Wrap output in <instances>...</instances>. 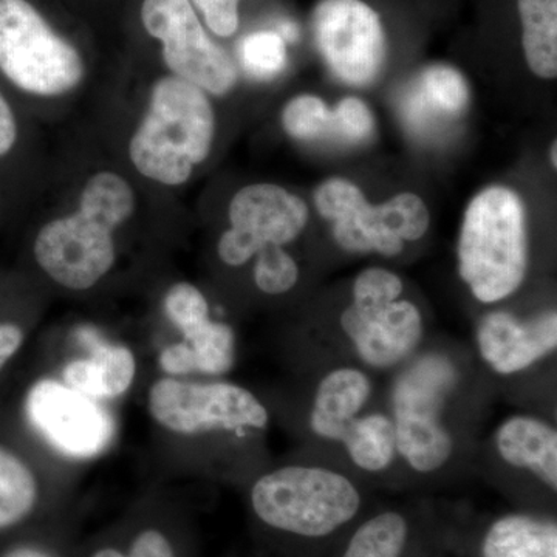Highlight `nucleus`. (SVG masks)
Wrapping results in <instances>:
<instances>
[{
  "instance_id": "f03ea898",
  "label": "nucleus",
  "mask_w": 557,
  "mask_h": 557,
  "mask_svg": "<svg viewBox=\"0 0 557 557\" xmlns=\"http://www.w3.org/2000/svg\"><path fill=\"white\" fill-rule=\"evenodd\" d=\"M215 134V113L207 91L177 76L157 81L149 109L129 143L139 174L161 185L188 182L208 159Z\"/></svg>"
},
{
  "instance_id": "5701e85b",
  "label": "nucleus",
  "mask_w": 557,
  "mask_h": 557,
  "mask_svg": "<svg viewBox=\"0 0 557 557\" xmlns=\"http://www.w3.org/2000/svg\"><path fill=\"white\" fill-rule=\"evenodd\" d=\"M38 500V482L27 463L0 446V530L20 523Z\"/></svg>"
},
{
  "instance_id": "e433bc0d",
  "label": "nucleus",
  "mask_w": 557,
  "mask_h": 557,
  "mask_svg": "<svg viewBox=\"0 0 557 557\" xmlns=\"http://www.w3.org/2000/svg\"><path fill=\"white\" fill-rule=\"evenodd\" d=\"M549 163L552 166L557 168V143L556 139H553L552 146H549Z\"/></svg>"
},
{
  "instance_id": "6e6552de",
  "label": "nucleus",
  "mask_w": 557,
  "mask_h": 557,
  "mask_svg": "<svg viewBox=\"0 0 557 557\" xmlns=\"http://www.w3.org/2000/svg\"><path fill=\"white\" fill-rule=\"evenodd\" d=\"M149 410L160 426L182 435L265 429L270 420L251 392L230 383L161 379L150 387Z\"/></svg>"
},
{
  "instance_id": "423d86ee",
  "label": "nucleus",
  "mask_w": 557,
  "mask_h": 557,
  "mask_svg": "<svg viewBox=\"0 0 557 557\" xmlns=\"http://www.w3.org/2000/svg\"><path fill=\"white\" fill-rule=\"evenodd\" d=\"M456 381V366L438 354L417 359L395 381L392 421L397 450L423 474L445 467L453 456L454 442L440 413Z\"/></svg>"
},
{
  "instance_id": "4be33fe9",
  "label": "nucleus",
  "mask_w": 557,
  "mask_h": 557,
  "mask_svg": "<svg viewBox=\"0 0 557 557\" xmlns=\"http://www.w3.org/2000/svg\"><path fill=\"white\" fill-rule=\"evenodd\" d=\"M469 90L467 79L450 65H429L418 78V90L412 100L410 116L416 121L429 115L457 116L467 109Z\"/></svg>"
},
{
  "instance_id": "c85d7f7f",
  "label": "nucleus",
  "mask_w": 557,
  "mask_h": 557,
  "mask_svg": "<svg viewBox=\"0 0 557 557\" xmlns=\"http://www.w3.org/2000/svg\"><path fill=\"white\" fill-rule=\"evenodd\" d=\"M403 289L401 277L394 271L370 267L355 277L351 304L361 307L384 306L399 299Z\"/></svg>"
},
{
  "instance_id": "a211bd4d",
  "label": "nucleus",
  "mask_w": 557,
  "mask_h": 557,
  "mask_svg": "<svg viewBox=\"0 0 557 557\" xmlns=\"http://www.w3.org/2000/svg\"><path fill=\"white\" fill-rule=\"evenodd\" d=\"M234 350L233 329L211 319L203 327L183 336L182 343L164 348L160 366L171 375L193 372L222 375L233 368Z\"/></svg>"
},
{
  "instance_id": "a878e982",
  "label": "nucleus",
  "mask_w": 557,
  "mask_h": 557,
  "mask_svg": "<svg viewBox=\"0 0 557 557\" xmlns=\"http://www.w3.org/2000/svg\"><path fill=\"white\" fill-rule=\"evenodd\" d=\"M282 127L289 137L299 141H313L333 134L332 109L317 95H299L285 106Z\"/></svg>"
},
{
  "instance_id": "cd10ccee",
  "label": "nucleus",
  "mask_w": 557,
  "mask_h": 557,
  "mask_svg": "<svg viewBox=\"0 0 557 557\" xmlns=\"http://www.w3.org/2000/svg\"><path fill=\"white\" fill-rule=\"evenodd\" d=\"M164 311L183 336L196 332L211 321L208 300L203 293L186 282L174 285L168 292L166 298H164Z\"/></svg>"
},
{
  "instance_id": "2f4dec72",
  "label": "nucleus",
  "mask_w": 557,
  "mask_h": 557,
  "mask_svg": "<svg viewBox=\"0 0 557 557\" xmlns=\"http://www.w3.org/2000/svg\"><path fill=\"white\" fill-rule=\"evenodd\" d=\"M91 557H175L170 539L157 530H146L135 537L127 555L120 549L104 548Z\"/></svg>"
},
{
  "instance_id": "9d476101",
  "label": "nucleus",
  "mask_w": 557,
  "mask_h": 557,
  "mask_svg": "<svg viewBox=\"0 0 557 557\" xmlns=\"http://www.w3.org/2000/svg\"><path fill=\"white\" fill-rule=\"evenodd\" d=\"M314 42L333 75L350 86L375 83L386 61L379 13L362 0H321L311 14Z\"/></svg>"
},
{
  "instance_id": "4468645a",
  "label": "nucleus",
  "mask_w": 557,
  "mask_h": 557,
  "mask_svg": "<svg viewBox=\"0 0 557 557\" xmlns=\"http://www.w3.org/2000/svg\"><path fill=\"white\" fill-rule=\"evenodd\" d=\"M478 344L482 358L500 375L522 372L556 350V311L528 322L507 311H493L479 324Z\"/></svg>"
},
{
  "instance_id": "7ed1b4c3",
  "label": "nucleus",
  "mask_w": 557,
  "mask_h": 557,
  "mask_svg": "<svg viewBox=\"0 0 557 557\" xmlns=\"http://www.w3.org/2000/svg\"><path fill=\"white\" fill-rule=\"evenodd\" d=\"M458 273L483 304L515 295L528 270L527 209L516 190L490 186L469 201L458 237Z\"/></svg>"
},
{
  "instance_id": "b1692460",
  "label": "nucleus",
  "mask_w": 557,
  "mask_h": 557,
  "mask_svg": "<svg viewBox=\"0 0 557 557\" xmlns=\"http://www.w3.org/2000/svg\"><path fill=\"white\" fill-rule=\"evenodd\" d=\"M408 539V523L398 512H383L358 528L343 557H399Z\"/></svg>"
},
{
  "instance_id": "39448f33",
  "label": "nucleus",
  "mask_w": 557,
  "mask_h": 557,
  "mask_svg": "<svg viewBox=\"0 0 557 557\" xmlns=\"http://www.w3.org/2000/svg\"><path fill=\"white\" fill-rule=\"evenodd\" d=\"M319 215L332 223L333 237L344 251L379 252L395 258L406 242H417L428 233V205L413 193L372 205L357 183L343 177L324 180L314 190Z\"/></svg>"
},
{
  "instance_id": "aec40b11",
  "label": "nucleus",
  "mask_w": 557,
  "mask_h": 557,
  "mask_svg": "<svg viewBox=\"0 0 557 557\" xmlns=\"http://www.w3.org/2000/svg\"><path fill=\"white\" fill-rule=\"evenodd\" d=\"M522 47L531 72L542 79L557 76V0H518Z\"/></svg>"
},
{
  "instance_id": "f8f14e48",
  "label": "nucleus",
  "mask_w": 557,
  "mask_h": 557,
  "mask_svg": "<svg viewBox=\"0 0 557 557\" xmlns=\"http://www.w3.org/2000/svg\"><path fill=\"white\" fill-rule=\"evenodd\" d=\"M25 412L32 426L70 458L100 456L115 438L109 410L57 380H40L28 391Z\"/></svg>"
},
{
  "instance_id": "c9c22d12",
  "label": "nucleus",
  "mask_w": 557,
  "mask_h": 557,
  "mask_svg": "<svg viewBox=\"0 0 557 557\" xmlns=\"http://www.w3.org/2000/svg\"><path fill=\"white\" fill-rule=\"evenodd\" d=\"M5 557H51L38 548L22 547L13 549Z\"/></svg>"
},
{
  "instance_id": "473e14b6",
  "label": "nucleus",
  "mask_w": 557,
  "mask_h": 557,
  "mask_svg": "<svg viewBox=\"0 0 557 557\" xmlns=\"http://www.w3.org/2000/svg\"><path fill=\"white\" fill-rule=\"evenodd\" d=\"M16 139L17 126L13 110L0 94V157L7 156L13 149Z\"/></svg>"
},
{
  "instance_id": "393cba45",
  "label": "nucleus",
  "mask_w": 557,
  "mask_h": 557,
  "mask_svg": "<svg viewBox=\"0 0 557 557\" xmlns=\"http://www.w3.org/2000/svg\"><path fill=\"white\" fill-rule=\"evenodd\" d=\"M240 64L252 78H276L287 65V42L277 32H256L245 36L239 49Z\"/></svg>"
},
{
  "instance_id": "9b49d317",
  "label": "nucleus",
  "mask_w": 557,
  "mask_h": 557,
  "mask_svg": "<svg viewBox=\"0 0 557 557\" xmlns=\"http://www.w3.org/2000/svg\"><path fill=\"white\" fill-rule=\"evenodd\" d=\"M309 218L306 201L282 186H245L231 200V226L220 237L219 258L230 267L245 265L269 245L285 247L298 239Z\"/></svg>"
},
{
  "instance_id": "7c9ffc66",
  "label": "nucleus",
  "mask_w": 557,
  "mask_h": 557,
  "mask_svg": "<svg viewBox=\"0 0 557 557\" xmlns=\"http://www.w3.org/2000/svg\"><path fill=\"white\" fill-rule=\"evenodd\" d=\"M240 0H190L203 14L209 30L222 38H230L239 28Z\"/></svg>"
},
{
  "instance_id": "72a5a7b5",
  "label": "nucleus",
  "mask_w": 557,
  "mask_h": 557,
  "mask_svg": "<svg viewBox=\"0 0 557 557\" xmlns=\"http://www.w3.org/2000/svg\"><path fill=\"white\" fill-rule=\"evenodd\" d=\"M24 343V332L14 324H0V370L5 368Z\"/></svg>"
},
{
  "instance_id": "c756f323",
  "label": "nucleus",
  "mask_w": 557,
  "mask_h": 557,
  "mask_svg": "<svg viewBox=\"0 0 557 557\" xmlns=\"http://www.w3.org/2000/svg\"><path fill=\"white\" fill-rule=\"evenodd\" d=\"M333 134L347 141H364L375 131V116L364 101L357 97H346L332 109Z\"/></svg>"
},
{
  "instance_id": "f3484780",
  "label": "nucleus",
  "mask_w": 557,
  "mask_h": 557,
  "mask_svg": "<svg viewBox=\"0 0 557 557\" xmlns=\"http://www.w3.org/2000/svg\"><path fill=\"white\" fill-rule=\"evenodd\" d=\"M498 454L511 467L528 469L545 485L557 487L556 429L537 418H509L496 435Z\"/></svg>"
},
{
  "instance_id": "0eeeda50",
  "label": "nucleus",
  "mask_w": 557,
  "mask_h": 557,
  "mask_svg": "<svg viewBox=\"0 0 557 557\" xmlns=\"http://www.w3.org/2000/svg\"><path fill=\"white\" fill-rule=\"evenodd\" d=\"M0 70L40 97L67 94L84 76L78 51L27 0H0Z\"/></svg>"
},
{
  "instance_id": "dca6fc26",
  "label": "nucleus",
  "mask_w": 557,
  "mask_h": 557,
  "mask_svg": "<svg viewBox=\"0 0 557 557\" xmlns=\"http://www.w3.org/2000/svg\"><path fill=\"white\" fill-rule=\"evenodd\" d=\"M370 381L361 370H333L319 383L311 409L310 426L318 437L341 442L348 424L370 397Z\"/></svg>"
},
{
  "instance_id": "6ab92c4d",
  "label": "nucleus",
  "mask_w": 557,
  "mask_h": 557,
  "mask_svg": "<svg viewBox=\"0 0 557 557\" xmlns=\"http://www.w3.org/2000/svg\"><path fill=\"white\" fill-rule=\"evenodd\" d=\"M483 557H557L556 523L530 516H505L487 531Z\"/></svg>"
},
{
  "instance_id": "20e7f679",
  "label": "nucleus",
  "mask_w": 557,
  "mask_h": 557,
  "mask_svg": "<svg viewBox=\"0 0 557 557\" xmlns=\"http://www.w3.org/2000/svg\"><path fill=\"white\" fill-rule=\"evenodd\" d=\"M251 504L271 528L322 537L355 518L361 496L350 480L332 469L285 467L255 483Z\"/></svg>"
},
{
  "instance_id": "bb28decb",
  "label": "nucleus",
  "mask_w": 557,
  "mask_h": 557,
  "mask_svg": "<svg viewBox=\"0 0 557 557\" xmlns=\"http://www.w3.org/2000/svg\"><path fill=\"white\" fill-rule=\"evenodd\" d=\"M255 282L260 292L277 296L288 293L299 281V267L284 247L269 245L256 255Z\"/></svg>"
},
{
  "instance_id": "1a4fd4ad",
  "label": "nucleus",
  "mask_w": 557,
  "mask_h": 557,
  "mask_svg": "<svg viewBox=\"0 0 557 557\" xmlns=\"http://www.w3.org/2000/svg\"><path fill=\"white\" fill-rule=\"evenodd\" d=\"M141 20L163 44V58L174 76L212 95H226L237 83L230 54L209 38L190 0H145Z\"/></svg>"
},
{
  "instance_id": "412c9836",
  "label": "nucleus",
  "mask_w": 557,
  "mask_h": 557,
  "mask_svg": "<svg viewBox=\"0 0 557 557\" xmlns=\"http://www.w3.org/2000/svg\"><path fill=\"white\" fill-rule=\"evenodd\" d=\"M341 443L346 446L351 461L369 472L384 471L398 453L394 421L383 413L355 418Z\"/></svg>"
},
{
  "instance_id": "f257e3e1",
  "label": "nucleus",
  "mask_w": 557,
  "mask_h": 557,
  "mask_svg": "<svg viewBox=\"0 0 557 557\" xmlns=\"http://www.w3.org/2000/svg\"><path fill=\"white\" fill-rule=\"evenodd\" d=\"M135 211L129 183L102 171L87 180L79 209L54 219L39 231L35 258L57 284L75 292L89 289L112 270L116 249L113 234Z\"/></svg>"
},
{
  "instance_id": "ddd939ff",
  "label": "nucleus",
  "mask_w": 557,
  "mask_h": 557,
  "mask_svg": "<svg viewBox=\"0 0 557 557\" xmlns=\"http://www.w3.org/2000/svg\"><path fill=\"white\" fill-rule=\"evenodd\" d=\"M341 329L370 368L388 369L405 361L423 338V318L416 304L397 299L384 306H350Z\"/></svg>"
},
{
  "instance_id": "2eb2a0df",
  "label": "nucleus",
  "mask_w": 557,
  "mask_h": 557,
  "mask_svg": "<svg viewBox=\"0 0 557 557\" xmlns=\"http://www.w3.org/2000/svg\"><path fill=\"white\" fill-rule=\"evenodd\" d=\"M89 343V358L65 366L62 373L65 384L94 399L120 397L134 383L137 359L126 346L106 343L95 336Z\"/></svg>"
},
{
  "instance_id": "f704fd0d",
  "label": "nucleus",
  "mask_w": 557,
  "mask_h": 557,
  "mask_svg": "<svg viewBox=\"0 0 557 557\" xmlns=\"http://www.w3.org/2000/svg\"><path fill=\"white\" fill-rule=\"evenodd\" d=\"M277 33L285 42H295V40L299 38L298 25L292 21L282 22Z\"/></svg>"
}]
</instances>
